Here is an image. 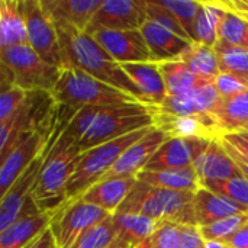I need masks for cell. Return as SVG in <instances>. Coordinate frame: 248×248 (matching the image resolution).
<instances>
[{
  "mask_svg": "<svg viewBox=\"0 0 248 248\" xmlns=\"http://www.w3.org/2000/svg\"><path fill=\"white\" fill-rule=\"evenodd\" d=\"M45 158V153L41 154L25 171L23 174L12 185L6 195L1 196L0 203V231L10 227L13 222L23 217H31L41 209L38 208L33 192L39 177V171Z\"/></svg>",
  "mask_w": 248,
  "mask_h": 248,
  "instance_id": "cell-9",
  "label": "cell"
},
{
  "mask_svg": "<svg viewBox=\"0 0 248 248\" xmlns=\"http://www.w3.org/2000/svg\"><path fill=\"white\" fill-rule=\"evenodd\" d=\"M150 240L157 248H180L182 225L173 222H160L157 231Z\"/></svg>",
  "mask_w": 248,
  "mask_h": 248,
  "instance_id": "cell-40",
  "label": "cell"
},
{
  "mask_svg": "<svg viewBox=\"0 0 248 248\" xmlns=\"http://www.w3.org/2000/svg\"><path fill=\"white\" fill-rule=\"evenodd\" d=\"M219 140V142L222 144V147L225 148V151L231 155V158L235 161V164L238 166V169H240V171L243 173V176L246 177L248 180V157H246L244 154H241L240 151H237L231 144H228L224 138H218Z\"/></svg>",
  "mask_w": 248,
  "mask_h": 248,
  "instance_id": "cell-43",
  "label": "cell"
},
{
  "mask_svg": "<svg viewBox=\"0 0 248 248\" xmlns=\"http://www.w3.org/2000/svg\"><path fill=\"white\" fill-rule=\"evenodd\" d=\"M247 224L248 214H240V215H234V217L217 221L209 225L198 227V228H199L202 238L206 243H211V241H224V240L230 238L231 235L238 232Z\"/></svg>",
  "mask_w": 248,
  "mask_h": 248,
  "instance_id": "cell-36",
  "label": "cell"
},
{
  "mask_svg": "<svg viewBox=\"0 0 248 248\" xmlns=\"http://www.w3.org/2000/svg\"><path fill=\"white\" fill-rule=\"evenodd\" d=\"M218 42L248 49L247 20H244L238 15L228 10L224 20L219 25V29H218Z\"/></svg>",
  "mask_w": 248,
  "mask_h": 248,
  "instance_id": "cell-33",
  "label": "cell"
},
{
  "mask_svg": "<svg viewBox=\"0 0 248 248\" xmlns=\"http://www.w3.org/2000/svg\"><path fill=\"white\" fill-rule=\"evenodd\" d=\"M28 248H58V246H57V241L54 238V234H52V231L49 228V230H46L33 244H31Z\"/></svg>",
  "mask_w": 248,
  "mask_h": 248,
  "instance_id": "cell-46",
  "label": "cell"
},
{
  "mask_svg": "<svg viewBox=\"0 0 248 248\" xmlns=\"http://www.w3.org/2000/svg\"><path fill=\"white\" fill-rule=\"evenodd\" d=\"M147 20L144 0H103L86 28V33L99 31H135Z\"/></svg>",
  "mask_w": 248,
  "mask_h": 248,
  "instance_id": "cell-11",
  "label": "cell"
},
{
  "mask_svg": "<svg viewBox=\"0 0 248 248\" xmlns=\"http://www.w3.org/2000/svg\"><path fill=\"white\" fill-rule=\"evenodd\" d=\"M214 84L221 99H228L248 90V80L227 73H219V76L214 80Z\"/></svg>",
  "mask_w": 248,
  "mask_h": 248,
  "instance_id": "cell-41",
  "label": "cell"
},
{
  "mask_svg": "<svg viewBox=\"0 0 248 248\" xmlns=\"http://www.w3.org/2000/svg\"><path fill=\"white\" fill-rule=\"evenodd\" d=\"M113 217V215H112ZM108 218L106 221L94 225L81 234L68 248H106L109 247L116 238V230L113 219Z\"/></svg>",
  "mask_w": 248,
  "mask_h": 248,
  "instance_id": "cell-35",
  "label": "cell"
},
{
  "mask_svg": "<svg viewBox=\"0 0 248 248\" xmlns=\"http://www.w3.org/2000/svg\"><path fill=\"white\" fill-rule=\"evenodd\" d=\"M228 9L224 1H201V9L195 20V42L215 46L218 42V29Z\"/></svg>",
  "mask_w": 248,
  "mask_h": 248,
  "instance_id": "cell-29",
  "label": "cell"
},
{
  "mask_svg": "<svg viewBox=\"0 0 248 248\" xmlns=\"http://www.w3.org/2000/svg\"><path fill=\"white\" fill-rule=\"evenodd\" d=\"M29 92H25L16 86L1 89L0 96V124L9 121L25 103Z\"/></svg>",
  "mask_w": 248,
  "mask_h": 248,
  "instance_id": "cell-39",
  "label": "cell"
},
{
  "mask_svg": "<svg viewBox=\"0 0 248 248\" xmlns=\"http://www.w3.org/2000/svg\"><path fill=\"white\" fill-rule=\"evenodd\" d=\"M193 167L199 179V186L205 182L225 180L241 174L238 166L225 151L219 140L211 141L209 147L198 157Z\"/></svg>",
  "mask_w": 248,
  "mask_h": 248,
  "instance_id": "cell-21",
  "label": "cell"
},
{
  "mask_svg": "<svg viewBox=\"0 0 248 248\" xmlns=\"http://www.w3.org/2000/svg\"><path fill=\"white\" fill-rule=\"evenodd\" d=\"M49 138L35 132L23 138L9 155L0 161V192L1 196L7 193L12 185L23 174V171L46 151Z\"/></svg>",
  "mask_w": 248,
  "mask_h": 248,
  "instance_id": "cell-14",
  "label": "cell"
},
{
  "mask_svg": "<svg viewBox=\"0 0 248 248\" xmlns=\"http://www.w3.org/2000/svg\"><path fill=\"white\" fill-rule=\"evenodd\" d=\"M57 212L41 211L35 215L17 219L10 227L0 231V248H28L51 228Z\"/></svg>",
  "mask_w": 248,
  "mask_h": 248,
  "instance_id": "cell-19",
  "label": "cell"
},
{
  "mask_svg": "<svg viewBox=\"0 0 248 248\" xmlns=\"http://www.w3.org/2000/svg\"><path fill=\"white\" fill-rule=\"evenodd\" d=\"M219 243L225 244L230 248H248V224L246 227H243L238 232L231 235L230 238L219 241Z\"/></svg>",
  "mask_w": 248,
  "mask_h": 248,
  "instance_id": "cell-44",
  "label": "cell"
},
{
  "mask_svg": "<svg viewBox=\"0 0 248 248\" xmlns=\"http://www.w3.org/2000/svg\"><path fill=\"white\" fill-rule=\"evenodd\" d=\"M121 65L150 103L157 106L164 103L169 92L158 62H126Z\"/></svg>",
  "mask_w": 248,
  "mask_h": 248,
  "instance_id": "cell-24",
  "label": "cell"
},
{
  "mask_svg": "<svg viewBox=\"0 0 248 248\" xmlns=\"http://www.w3.org/2000/svg\"><path fill=\"white\" fill-rule=\"evenodd\" d=\"M58 32V38L65 55L67 68H78L92 77L108 83L116 89H121L145 105L150 103L137 84L124 71L122 65L115 61L93 36L84 31L76 29L70 25L54 23Z\"/></svg>",
  "mask_w": 248,
  "mask_h": 248,
  "instance_id": "cell-2",
  "label": "cell"
},
{
  "mask_svg": "<svg viewBox=\"0 0 248 248\" xmlns=\"http://www.w3.org/2000/svg\"><path fill=\"white\" fill-rule=\"evenodd\" d=\"M1 89L16 86L25 92L52 93L61 71L45 62L29 45L0 48Z\"/></svg>",
  "mask_w": 248,
  "mask_h": 248,
  "instance_id": "cell-6",
  "label": "cell"
},
{
  "mask_svg": "<svg viewBox=\"0 0 248 248\" xmlns=\"http://www.w3.org/2000/svg\"><path fill=\"white\" fill-rule=\"evenodd\" d=\"M155 126L164 131L170 138H202L214 141L222 137L212 115H192L174 118L157 112Z\"/></svg>",
  "mask_w": 248,
  "mask_h": 248,
  "instance_id": "cell-17",
  "label": "cell"
},
{
  "mask_svg": "<svg viewBox=\"0 0 248 248\" xmlns=\"http://www.w3.org/2000/svg\"><path fill=\"white\" fill-rule=\"evenodd\" d=\"M167 140H170V137L164 131L154 126L142 140L132 144L121 155L116 164L102 180L118 179V177H137Z\"/></svg>",
  "mask_w": 248,
  "mask_h": 248,
  "instance_id": "cell-15",
  "label": "cell"
},
{
  "mask_svg": "<svg viewBox=\"0 0 248 248\" xmlns=\"http://www.w3.org/2000/svg\"><path fill=\"white\" fill-rule=\"evenodd\" d=\"M163 7L174 15L185 32L195 42V20L201 9V1L195 0H158Z\"/></svg>",
  "mask_w": 248,
  "mask_h": 248,
  "instance_id": "cell-37",
  "label": "cell"
},
{
  "mask_svg": "<svg viewBox=\"0 0 248 248\" xmlns=\"http://www.w3.org/2000/svg\"><path fill=\"white\" fill-rule=\"evenodd\" d=\"M158 67L163 74L169 96H180L201 86H205L208 83H214V81H208V80L198 77L180 60L163 61V62H158Z\"/></svg>",
  "mask_w": 248,
  "mask_h": 248,
  "instance_id": "cell-30",
  "label": "cell"
},
{
  "mask_svg": "<svg viewBox=\"0 0 248 248\" xmlns=\"http://www.w3.org/2000/svg\"><path fill=\"white\" fill-rule=\"evenodd\" d=\"M243 131H247V132H248V125H246V126L243 128Z\"/></svg>",
  "mask_w": 248,
  "mask_h": 248,
  "instance_id": "cell-50",
  "label": "cell"
},
{
  "mask_svg": "<svg viewBox=\"0 0 248 248\" xmlns=\"http://www.w3.org/2000/svg\"><path fill=\"white\" fill-rule=\"evenodd\" d=\"M112 214L81 199L65 203L55 215L51 231L58 248H68L81 234L110 218Z\"/></svg>",
  "mask_w": 248,
  "mask_h": 248,
  "instance_id": "cell-10",
  "label": "cell"
},
{
  "mask_svg": "<svg viewBox=\"0 0 248 248\" xmlns=\"http://www.w3.org/2000/svg\"><path fill=\"white\" fill-rule=\"evenodd\" d=\"M144 6H145V12H147V19H151V20L157 22L158 25L167 28L169 31L177 33L179 36L192 41L189 38V35L185 32V29L182 28V25L179 23V20L174 17V15L171 12H169L166 7H163L158 0H144Z\"/></svg>",
  "mask_w": 248,
  "mask_h": 248,
  "instance_id": "cell-38",
  "label": "cell"
},
{
  "mask_svg": "<svg viewBox=\"0 0 248 248\" xmlns=\"http://www.w3.org/2000/svg\"><path fill=\"white\" fill-rule=\"evenodd\" d=\"M157 108L145 103L87 106L74 115L65 131L74 138L80 151L86 153L138 129L155 126Z\"/></svg>",
  "mask_w": 248,
  "mask_h": 248,
  "instance_id": "cell-1",
  "label": "cell"
},
{
  "mask_svg": "<svg viewBox=\"0 0 248 248\" xmlns=\"http://www.w3.org/2000/svg\"><path fill=\"white\" fill-rule=\"evenodd\" d=\"M180 248H206V241L202 238L196 225H182Z\"/></svg>",
  "mask_w": 248,
  "mask_h": 248,
  "instance_id": "cell-42",
  "label": "cell"
},
{
  "mask_svg": "<svg viewBox=\"0 0 248 248\" xmlns=\"http://www.w3.org/2000/svg\"><path fill=\"white\" fill-rule=\"evenodd\" d=\"M214 48L218 55L221 73L232 74L248 80V49L227 45L222 42H217Z\"/></svg>",
  "mask_w": 248,
  "mask_h": 248,
  "instance_id": "cell-32",
  "label": "cell"
},
{
  "mask_svg": "<svg viewBox=\"0 0 248 248\" xmlns=\"http://www.w3.org/2000/svg\"><path fill=\"white\" fill-rule=\"evenodd\" d=\"M112 219L116 237L132 248L151 238L160 225V222L137 214H113Z\"/></svg>",
  "mask_w": 248,
  "mask_h": 248,
  "instance_id": "cell-28",
  "label": "cell"
},
{
  "mask_svg": "<svg viewBox=\"0 0 248 248\" xmlns=\"http://www.w3.org/2000/svg\"><path fill=\"white\" fill-rule=\"evenodd\" d=\"M154 126L142 128L122 138L97 145L81 154L78 166L67 185V203L78 201L92 186L99 183L116 164L121 155L137 141L142 140Z\"/></svg>",
  "mask_w": 248,
  "mask_h": 248,
  "instance_id": "cell-7",
  "label": "cell"
},
{
  "mask_svg": "<svg viewBox=\"0 0 248 248\" xmlns=\"http://www.w3.org/2000/svg\"><path fill=\"white\" fill-rule=\"evenodd\" d=\"M224 4L228 7V10L248 22V0H225Z\"/></svg>",
  "mask_w": 248,
  "mask_h": 248,
  "instance_id": "cell-45",
  "label": "cell"
},
{
  "mask_svg": "<svg viewBox=\"0 0 248 248\" xmlns=\"http://www.w3.org/2000/svg\"><path fill=\"white\" fill-rule=\"evenodd\" d=\"M201 187L208 189L217 195H222L248 209V180L243 176V173L225 180L205 182L201 185Z\"/></svg>",
  "mask_w": 248,
  "mask_h": 248,
  "instance_id": "cell-34",
  "label": "cell"
},
{
  "mask_svg": "<svg viewBox=\"0 0 248 248\" xmlns=\"http://www.w3.org/2000/svg\"><path fill=\"white\" fill-rule=\"evenodd\" d=\"M137 183V177L106 179L92 186L80 199L86 203L105 209L109 214H116Z\"/></svg>",
  "mask_w": 248,
  "mask_h": 248,
  "instance_id": "cell-22",
  "label": "cell"
},
{
  "mask_svg": "<svg viewBox=\"0 0 248 248\" xmlns=\"http://www.w3.org/2000/svg\"><path fill=\"white\" fill-rule=\"evenodd\" d=\"M134 248H157L153 243H151V240L148 238L147 241H144V243H141V244H138L137 247H134Z\"/></svg>",
  "mask_w": 248,
  "mask_h": 248,
  "instance_id": "cell-49",
  "label": "cell"
},
{
  "mask_svg": "<svg viewBox=\"0 0 248 248\" xmlns=\"http://www.w3.org/2000/svg\"><path fill=\"white\" fill-rule=\"evenodd\" d=\"M221 96L214 83L201 86L192 92L180 96H169L157 112L167 116H192V115H212Z\"/></svg>",
  "mask_w": 248,
  "mask_h": 248,
  "instance_id": "cell-16",
  "label": "cell"
},
{
  "mask_svg": "<svg viewBox=\"0 0 248 248\" xmlns=\"http://www.w3.org/2000/svg\"><path fill=\"white\" fill-rule=\"evenodd\" d=\"M206 248H230L227 247L225 244L219 243V241H211V243H206Z\"/></svg>",
  "mask_w": 248,
  "mask_h": 248,
  "instance_id": "cell-48",
  "label": "cell"
},
{
  "mask_svg": "<svg viewBox=\"0 0 248 248\" xmlns=\"http://www.w3.org/2000/svg\"><path fill=\"white\" fill-rule=\"evenodd\" d=\"M240 214H248V209L222 195H217L203 187H199L195 193V217L198 227L209 225Z\"/></svg>",
  "mask_w": 248,
  "mask_h": 248,
  "instance_id": "cell-23",
  "label": "cell"
},
{
  "mask_svg": "<svg viewBox=\"0 0 248 248\" xmlns=\"http://www.w3.org/2000/svg\"><path fill=\"white\" fill-rule=\"evenodd\" d=\"M90 36H93L96 42L119 64L154 61L140 29L99 31Z\"/></svg>",
  "mask_w": 248,
  "mask_h": 248,
  "instance_id": "cell-12",
  "label": "cell"
},
{
  "mask_svg": "<svg viewBox=\"0 0 248 248\" xmlns=\"http://www.w3.org/2000/svg\"><path fill=\"white\" fill-rule=\"evenodd\" d=\"M41 3L54 23L86 31L103 0H41Z\"/></svg>",
  "mask_w": 248,
  "mask_h": 248,
  "instance_id": "cell-20",
  "label": "cell"
},
{
  "mask_svg": "<svg viewBox=\"0 0 248 248\" xmlns=\"http://www.w3.org/2000/svg\"><path fill=\"white\" fill-rule=\"evenodd\" d=\"M81 154L77 142L65 129L48 142L33 192V199L41 211L57 212L67 203V185L78 166Z\"/></svg>",
  "mask_w": 248,
  "mask_h": 248,
  "instance_id": "cell-3",
  "label": "cell"
},
{
  "mask_svg": "<svg viewBox=\"0 0 248 248\" xmlns=\"http://www.w3.org/2000/svg\"><path fill=\"white\" fill-rule=\"evenodd\" d=\"M137 180L145 183L151 187L176 190V192H190L196 193L199 190V179L195 167L171 169L163 171H141Z\"/></svg>",
  "mask_w": 248,
  "mask_h": 248,
  "instance_id": "cell-26",
  "label": "cell"
},
{
  "mask_svg": "<svg viewBox=\"0 0 248 248\" xmlns=\"http://www.w3.org/2000/svg\"><path fill=\"white\" fill-rule=\"evenodd\" d=\"M140 31L147 42L154 62L179 60L192 44V41L179 36L151 19H147Z\"/></svg>",
  "mask_w": 248,
  "mask_h": 248,
  "instance_id": "cell-18",
  "label": "cell"
},
{
  "mask_svg": "<svg viewBox=\"0 0 248 248\" xmlns=\"http://www.w3.org/2000/svg\"><path fill=\"white\" fill-rule=\"evenodd\" d=\"M29 45L22 0L0 1V48Z\"/></svg>",
  "mask_w": 248,
  "mask_h": 248,
  "instance_id": "cell-25",
  "label": "cell"
},
{
  "mask_svg": "<svg viewBox=\"0 0 248 248\" xmlns=\"http://www.w3.org/2000/svg\"><path fill=\"white\" fill-rule=\"evenodd\" d=\"M179 60L183 61L192 73L208 81H214L221 73L218 55L214 46L192 42Z\"/></svg>",
  "mask_w": 248,
  "mask_h": 248,
  "instance_id": "cell-31",
  "label": "cell"
},
{
  "mask_svg": "<svg viewBox=\"0 0 248 248\" xmlns=\"http://www.w3.org/2000/svg\"><path fill=\"white\" fill-rule=\"evenodd\" d=\"M212 118L222 135L243 131L248 125V90L228 99H221L212 112Z\"/></svg>",
  "mask_w": 248,
  "mask_h": 248,
  "instance_id": "cell-27",
  "label": "cell"
},
{
  "mask_svg": "<svg viewBox=\"0 0 248 248\" xmlns=\"http://www.w3.org/2000/svg\"><path fill=\"white\" fill-rule=\"evenodd\" d=\"M57 105L74 112L87 106L142 103L132 94L103 83L78 68H65L52 92Z\"/></svg>",
  "mask_w": 248,
  "mask_h": 248,
  "instance_id": "cell-5",
  "label": "cell"
},
{
  "mask_svg": "<svg viewBox=\"0 0 248 248\" xmlns=\"http://www.w3.org/2000/svg\"><path fill=\"white\" fill-rule=\"evenodd\" d=\"M209 144V140L202 138H170L158 148L142 171L192 167Z\"/></svg>",
  "mask_w": 248,
  "mask_h": 248,
  "instance_id": "cell-13",
  "label": "cell"
},
{
  "mask_svg": "<svg viewBox=\"0 0 248 248\" xmlns=\"http://www.w3.org/2000/svg\"><path fill=\"white\" fill-rule=\"evenodd\" d=\"M106 248H132L129 244H126L125 241H122L121 238H115V241L109 246V247H106Z\"/></svg>",
  "mask_w": 248,
  "mask_h": 248,
  "instance_id": "cell-47",
  "label": "cell"
},
{
  "mask_svg": "<svg viewBox=\"0 0 248 248\" xmlns=\"http://www.w3.org/2000/svg\"><path fill=\"white\" fill-rule=\"evenodd\" d=\"M29 46L48 64L65 70L67 61L57 28L42 7L41 0H22Z\"/></svg>",
  "mask_w": 248,
  "mask_h": 248,
  "instance_id": "cell-8",
  "label": "cell"
},
{
  "mask_svg": "<svg viewBox=\"0 0 248 248\" xmlns=\"http://www.w3.org/2000/svg\"><path fill=\"white\" fill-rule=\"evenodd\" d=\"M116 214H137L157 222L196 225L195 193L151 187L137 180Z\"/></svg>",
  "mask_w": 248,
  "mask_h": 248,
  "instance_id": "cell-4",
  "label": "cell"
}]
</instances>
